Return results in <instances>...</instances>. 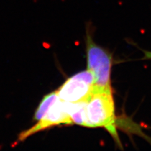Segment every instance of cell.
Returning <instances> with one entry per match:
<instances>
[{"instance_id":"1","label":"cell","mask_w":151,"mask_h":151,"mask_svg":"<svg viewBox=\"0 0 151 151\" xmlns=\"http://www.w3.org/2000/svg\"><path fill=\"white\" fill-rule=\"evenodd\" d=\"M113 91H93L87 101L86 127H102L122 146L116 130V116Z\"/></svg>"},{"instance_id":"2","label":"cell","mask_w":151,"mask_h":151,"mask_svg":"<svg viewBox=\"0 0 151 151\" xmlns=\"http://www.w3.org/2000/svg\"><path fill=\"white\" fill-rule=\"evenodd\" d=\"M91 30L87 28V69L94 78L93 91H113L111 74L113 57L110 52L94 42Z\"/></svg>"},{"instance_id":"3","label":"cell","mask_w":151,"mask_h":151,"mask_svg":"<svg viewBox=\"0 0 151 151\" xmlns=\"http://www.w3.org/2000/svg\"><path fill=\"white\" fill-rule=\"evenodd\" d=\"M93 76L87 69L74 75L56 90L60 100L68 103L87 101L93 93Z\"/></svg>"},{"instance_id":"4","label":"cell","mask_w":151,"mask_h":151,"mask_svg":"<svg viewBox=\"0 0 151 151\" xmlns=\"http://www.w3.org/2000/svg\"><path fill=\"white\" fill-rule=\"evenodd\" d=\"M64 125H73L68 110V102L63 101L58 98L50 106L44 116L31 128L22 132L19 135L18 141L22 142L28 137L51 127Z\"/></svg>"},{"instance_id":"5","label":"cell","mask_w":151,"mask_h":151,"mask_svg":"<svg viewBox=\"0 0 151 151\" xmlns=\"http://www.w3.org/2000/svg\"><path fill=\"white\" fill-rule=\"evenodd\" d=\"M87 101L76 103H68L69 113L73 124L86 127V110Z\"/></svg>"},{"instance_id":"6","label":"cell","mask_w":151,"mask_h":151,"mask_svg":"<svg viewBox=\"0 0 151 151\" xmlns=\"http://www.w3.org/2000/svg\"><path fill=\"white\" fill-rule=\"evenodd\" d=\"M58 98L59 97L56 91H54L45 95L42 100L40 105L36 110L34 119L36 121H39L44 116L46 112L49 110L50 106L58 100Z\"/></svg>"},{"instance_id":"7","label":"cell","mask_w":151,"mask_h":151,"mask_svg":"<svg viewBox=\"0 0 151 151\" xmlns=\"http://www.w3.org/2000/svg\"><path fill=\"white\" fill-rule=\"evenodd\" d=\"M144 57L142 58V60H151V51L143 50Z\"/></svg>"}]
</instances>
